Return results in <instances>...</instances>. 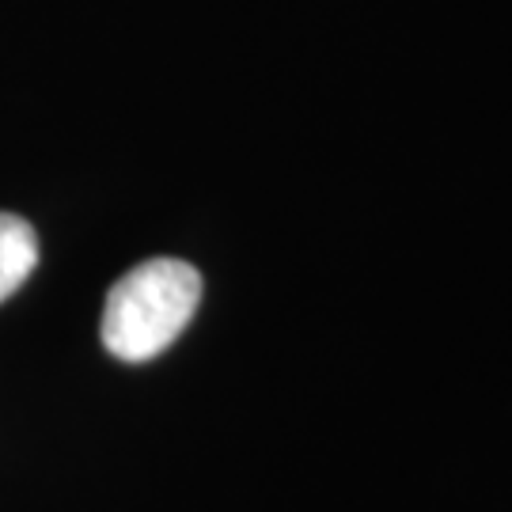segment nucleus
<instances>
[{"mask_svg": "<svg viewBox=\"0 0 512 512\" xmlns=\"http://www.w3.org/2000/svg\"><path fill=\"white\" fill-rule=\"evenodd\" d=\"M202 300V274L183 258H148L114 281L103 304V346L118 361H152L160 357Z\"/></svg>", "mask_w": 512, "mask_h": 512, "instance_id": "nucleus-1", "label": "nucleus"}, {"mask_svg": "<svg viewBox=\"0 0 512 512\" xmlns=\"http://www.w3.org/2000/svg\"><path fill=\"white\" fill-rule=\"evenodd\" d=\"M38 262L35 228L16 213H0V300L16 293Z\"/></svg>", "mask_w": 512, "mask_h": 512, "instance_id": "nucleus-2", "label": "nucleus"}]
</instances>
